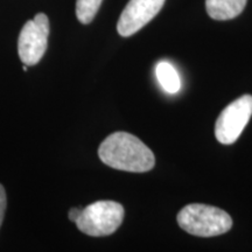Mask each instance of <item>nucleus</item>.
Segmentation results:
<instances>
[{
	"mask_svg": "<svg viewBox=\"0 0 252 252\" xmlns=\"http://www.w3.org/2000/svg\"><path fill=\"white\" fill-rule=\"evenodd\" d=\"M98 157L106 166L124 172L145 173L156 165L152 150L128 132H113L106 137L100 144Z\"/></svg>",
	"mask_w": 252,
	"mask_h": 252,
	"instance_id": "nucleus-1",
	"label": "nucleus"
},
{
	"mask_svg": "<svg viewBox=\"0 0 252 252\" xmlns=\"http://www.w3.org/2000/svg\"><path fill=\"white\" fill-rule=\"evenodd\" d=\"M176 220L182 230L198 237H215L225 234L232 228V219L228 213L202 203L184 207Z\"/></svg>",
	"mask_w": 252,
	"mask_h": 252,
	"instance_id": "nucleus-2",
	"label": "nucleus"
},
{
	"mask_svg": "<svg viewBox=\"0 0 252 252\" xmlns=\"http://www.w3.org/2000/svg\"><path fill=\"white\" fill-rule=\"evenodd\" d=\"M125 210L116 201H97L84 207L75 222L77 229L91 237L110 236L124 220Z\"/></svg>",
	"mask_w": 252,
	"mask_h": 252,
	"instance_id": "nucleus-3",
	"label": "nucleus"
},
{
	"mask_svg": "<svg viewBox=\"0 0 252 252\" xmlns=\"http://www.w3.org/2000/svg\"><path fill=\"white\" fill-rule=\"evenodd\" d=\"M49 20L43 13L27 21L19 34L18 54L25 65H35L45 55L48 46Z\"/></svg>",
	"mask_w": 252,
	"mask_h": 252,
	"instance_id": "nucleus-4",
	"label": "nucleus"
},
{
	"mask_svg": "<svg viewBox=\"0 0 252 252\" xmlns=\"http://www.w3.org/2000/svg\"><path fill=\"white\" fill-rule=\"evenodd\" d=\"M252 116V96L243 94L231 102L220 113L215 124V137L219 143L231 145L248 125Z\"/></svg>",
	"mask_w": 252,
	"mask_h": 252,
	"instance_id": "nucleus-5",
	"label": "nucleus"
},
{
	"mask_svg": "<svg viewBox=\"0 0 252 252\" xmlns=\"http://www.w3.org/2000/svg\"><path fill=\"white\" fill-rule=\"evenodd\" d=\"M165 0H130L117 24L118 33L128 37L146 26L161 11Z\"/></svg>",
	"mask_w": 252,
	"mask_h": 252,
	"instance_id": "nucleus-6",
	"label": "nucleus"
},
{
	"mask_svg": "<svg viewBox=\"0 0 252 252\" xmlns=\"http://www.w3.org/2000/svg\"><path fill=\"white\" fill-rule=\"evenodd\" d=\"M248 0H206L207 13L214 20H230L243 12Z\"/></svg>",
	"mask_w": 252,
	"mask_h": 252,
	"instance_id": "nucleus-7",
	"label": "nucleus"
},
{
	"mask_svg": "<svg viewBox=\"0 0 252 252\" xmlns=\"http://www.w3.org/2000/svg\"><path fill=\"white\" fill-rule=\"evenodd\" d=\"M156 74L162 89L168 94H176L181 89V78L176 69L169 62H159Z\"/></svg>",
	"mask_w": 252,
	"mask_h": 252,
	"instance_id": "nucleus-8",
	"label": "nucleus"
},
{
	"mask_svg": "<svg viewBox=\"0 0 252 252\" xmlns=\"http://www.w3.org/2000/svg\"><path fill=\"white\" fill-rule=\"evenodd\" d=\"M103 0H77L76 15L82 24H90L96 17Z\"/></svg>",
	"mask_w": 252,
	"mask_h": 252,
	"instance_id": "nucleus-9",
	"label": "nucleus"
},
{
	"mask_svg": "<svg viewBox=\"0 0 252 252\" xmlns=\"http://www.w3.org/2000/svg\"><path fill=\"white\" fill-rule=\"evenodd\" d=\"M6 206H7V198H6V191L4 186L0 185V226L4 220Z\"/></svg>",
	"mask_w": 252,
	"mask_h": 252,
	"instance_id": "nucleus-10",
	"label": "nucleus"
},
{
	"mask_svg": "<svg viewBox=\"0 0 252 252\" xmlns=\"http://www.w3.org/2000/svg\"><path fill=\"white\" fill-rule=\"evenodd\" d=\"M82 209H83V208H71V209L69 210V213H68L69 220H70L71 222H74V223L76 222V220H77L78 217H80V215H81Z\"/></svg>",
	"mask_w": 252,
	"mask_h": 252,
	"instance_id": "nucleus-11",
	"label": "nucleus"
},
{
	"mask_svg": "<svg viewBox=\"0 0 252 252\" xmlns=\"http://www.w3.org/2000/svg\"><path fill=\"white\" fill-rule=\"evenodd\" d=\"M23 69H24V71H27V65L24 64V68Z\"/></svg>",
	"mask_w": 252,
	"mask_h": 252,
	"instance_id": "nucleus-12",
	"label": "nucleus"
}]
</instances>
